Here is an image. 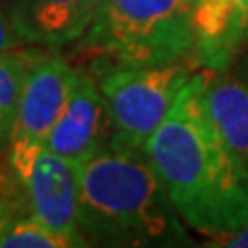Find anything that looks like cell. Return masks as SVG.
I'll return each mask as SVG.
<instances>
[{
    "label": "cell",
    "instance_id": "16",
    "mask_svg": "<svg viewBox=\"0 0 248 248\" xmlns=\"http://www.w3.org/2000/svg\"><path fill=\"white\" fill-rule=\"evenodd\" d=\"M230 2L236 6V9L242 13L244 17H246V21H248V0H230Z\"/></svg>",
    "mask_w": 248,
    "mask_h": 248
},
{
    "label": "cell",
    "instance_id": "4",
    "mask_svg": "<svg viewBox=\"0 0 248 248\" xmlns=\"http://www.w3.org/2000/svg\"><path fill=\"white\" fill-rule=\"evenodd\" d=\"M201 68L195 60L168 64L112 66L91 73L104 93L110 116L108 147L143 153L145 143L174 108L190 77Z\"/></svg>",
    "mask_w": 248,
    "mask_h": 248
},
{
    "label": "cell",
    "instance_id": "9",
    "mask_svg": "<svg viewBox=\"0 0 248 248\" xmlns=\"http://www.w3.org/2000/svg\"><path fill=\"white\" fill-rule=\"evenodd\" d=\"M205 106L228 155L248 182V81L232 71L207 73Z\"/></svg>",
    "mask_w": 248,
    "mask_h": 248
},
{
    "label": "cell",
    "instance_id": "15",
    "mask_svg": "<svg viewBox=\"0 0 248 248\" xmlns=\"http://www.w3.org/2000/svg\"><path fill=\"white\" fill-rule=\"evenodd\" d=\"M234 75H238L240 79H244V81H248V46L244 48V52L238 56V60L234 62V66L230 68Z\"/></svg>",
    "mask_w": 248,
    "mask_h": 248
},
{
    "label": "cell",
    "instance_id": "7",
    "mask_svg": "<svg viewBox=\"0 0 248 248\" xmlns=\"http://www.w3.org/2000/svg\"><path fill=\"white\" fill-rule=\"evenodd\" d=\"M110 141V116L97 79L79 66L71 95L56 124L46 137V147L77 168L97 155Z\"/></svg>",
    "mask_w": 248,
    "mask_h": 248
},
{
    "label": "cell",
    "instance_id": "10",
    "mask_svg": "<svg viewBox=\"0 0 248 248\" xmlns=\"http://www.w3.org/2000/svg\"><path fill=\"white\" fill-rule=\"evenodd\" d=\"M37 52L40 48H19L15 52L0 54V151H6L11 143L23 79H25L27 66L31 64Z\"/></svg>",
    "mask_w": 248,
    "mask_h": 248
},
{
    "label": "cell",
    "instance_id": "1",
    "mask_svg": "<svg viewBox=\"0 0 248 248\" xmlns=\"http://www.w3.org/2000/svg\"><path fill=\"white\" fill-rule=\"evenodd\" d=\"M205 83V71L190 77L143 153L182 221L217 240L248 226V182L209 118Z\"/></svg>",
    "mask_w": 248,
    "mask_h": 248
},
{
    "label": "cell",
    "instance_id": "2",
    "mask_svg": "<svg viewBox=\"0 0 248 248\" xmlns=\"http://www.w3.org/2000/svg\"><path fill=\"white\" fill-rule=\"evenodd\" d=\"M79 228L89 246H195L145 153L106 147L77 166Z\"/></svg>",
    "mask_w": 248,
    "mask_h": 248
},
{
    "label": "cell",
    "instance_id": "14",
    "mask_svg": "<svg viewBox=\"0 0 248 248\" xmlns=\"http://www.w3.org/2000/svg\"><path fill=\"white\" fill-rule=\"evenodd\" d=\"M15 211H17V203H13V201L4 199V197H0V234L4 232L6 223H9L13 217L17 215Z\"/></svg>",
    "mask_w": 248,
    "mask_h": 248
},
{
    "label": "cell",
    "instance_id": "6",
    "mask_svg": "<svg viewBox=\"0 0 248 248\" xmlns=\"http://www.w3.org/2000/svg\"><path fill=\"white\" fill-rule=\"evenodd\" d=\"M79 66L54 50L40 48L23 79L11 141L46 143L71 95Z\"/></svg>",
    "mask_w": 248,
    "mask_h": 248
},
{
    "label": "cell",
    "instance_id": "13",
    "mask_svg": "<svg viewBox=\"0 0 248 248\" xmlns=\"http://www.w3.org/2000/svg\"><path fill=\"white\" fill-rule=\"evenodd\" d=\"M205 246H221V248H248V226L234 232L230 236L217 238V240H209Z\"/></svg>",
    "mask_w": 248,
    "mask_h": 248
},
{
    "label": "cell",
    "instance_id": "12",
    "mask_svg": "<svg viewBox=\"0 0 248 248\" xmlns=\"http://www.w3.org/2000/svg\"><path fill=\"white\" fill-rule=\"evenodd\" d=\"M25 42H23V37L17 33V29L11 23L9 15L6 11L2 9V4H0V54H6V52H15L19 48H25Z\"/></svg>",
    "mask_w": 248,
    "mask_h": 248
},
{
    "label": "cell",
    "instance_id": "8",
    "mask_svg": "<svg viewBox=\"0 0 248 248\" xmlns=\"http://www.w3.org/2000/svg\"><path fill=\"white\" fill-rule=\"evenodd\" d=\"M99 0H0L11 23L33 48L62 50L87 31Z\"/></svg>",
    "mask_w": 248,
    "mask_h": 248
},
{
    "label": "cell",
    "instance_id": "3",
    "mask_svg": "<svg viewBox=\"0 0 248 248\" xmlns=\"http://www.w3.org/2000/svg\"><path fill=\"white\" fill-rule=\"evenodd\" d=\"M195 0H99L75 54L87 71L190 60ZM195 60V58H192Z\"/></svg>",
    "mask_w": 248,
    "mask_h": 248
},
{
    "label": "cell",
    "instance_id": "11",
    "mask_svg": "<svg viewBox=\"0 0 248 248\" xmlns=\"http://www.w3.org/2000/svg\"><path fill=\"white\" fill-rule=\"evenodd\" d=\"M71 238L44 226L33 215H15L0 234V248H75Z\"/></svg>",
    "mask_w": 248,
    "mask_h": 248
},
{
    "label": "cell",
    "instance_id": "5",
    "mask_svg": "<svg viewBox=\"0 0 248 248\" xmlns=\"http://www.w3.org/2000/svg\"><path fill=\"white\" fill-rule=\"evenodd\" d=\"M6 164L19 182L27 213L77 246H89L79 228L77 168L40 143L11 141Z\"/></svg>",
    "mask_w": 248,
    "mask_h": 248
}]
</instances>
